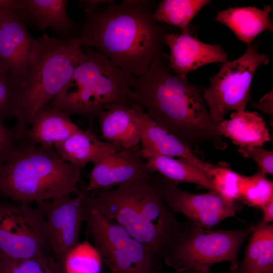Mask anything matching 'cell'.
Masks as SVG:
<instances>
[{"instance_id": "6da1fadb", "label": "cell", "mask_w": 273, "mask_h": 273, "mask_svg": "<svg viewBox=\"0 0 273 273\" xmlns=\"http://www.w3.org/2000/svg\"><path fill=\"white\" fill-rule=\"evenodd\" d=\"M154 8L152 1H112L85 11L78 37L82 46L95 48L116 67L139 77L163 54L168 33L153 20Z\"/></svg>"}, {"instance_id": "7a4b0ae2", "label": "cell", "mask_w": 273, "mask_h": 273, "mask_svg": "<svg viewBox=\"0 0 273 273\" xmlns=\"http://www.w3.org/2000/svg\"><path fill=\"white\" fill-rule=\"evenodd\" d=\"M163 53L137 77L128 94L132 104L141 107L159 125L180 140L194 153L208 142L217 150L227 143L210 117L203 87L173 74Z\"/></svg>"}, {"instance_id": "3957f363", "label": "cell", "mask_w": 273, "mask_h": 273, "mask_svg": "<svg viewBox=\"0 0 273 273\" xmlns=\"http://www.w3.org/2000/svg\"><path fill=\"white\" fill-rule=\"evenodd\" d=\"M152 177L150 179H135L114 189L89 192L96 197L107 217L122 225L161 261L182 223L164 202Z\"/></svg>"}, {"instance_id": "277c9868", "label": "cell", "mask_w": 273, "mask_h": 273, "mask_svg": "<svg viewBox=\"0 0 273 273\" xmlns=\"http://www.w3.org/2000/svg\"><path fill=\"white\" fill-rule=\"evenodd\" d=\"M83 168L65 162L53 148L21 141L0 166V194L27 204L77 196Z\"/></svg>"}, {"instance_id": "5b68a950", "label": "cell", "mask_w": 273, "mask_h": 273, "mask_svg": "<svg viewBox=\"0 0 273 273\" xmlns=\"http://www.w3.org/2000/svg\"><path fill=\"white\" fill-rule=\"evenodd\" d=\"M79 38L59 39L47 34L39 38L31 54L28 76L11 117L17 140L39 110L48 106L70 80L82 51Z\"/></svg>"}, {"instance_id": "8992f818", "label": "cell", "mask_w": 273, "mask_h": 273, "mask_svg": "<svg viewBox=\"0 0 273 273\" xmlns=\"http://www.w3.org/2000/svg\"><path fill=\"white\" fill-rule=\"evenodd\" d=\"M83 47L70 80L46 107L81 115L92 123L108 104H131L128 94L137 77L116 67L103 54Z\"/></svg>"}, {"instance_id": "52a82bcc", "label": "cell", "mask_w": 273, "mask_h": 273, "mask_svg": "<svg viewBox=\"0 0 273 273\" xmlns=\"http://www.w3.org/2000/svg\"><path fill=\"white\" fill-rule=\"evenodd\" d=\"M254 226L252 224L237 230H213L189 220L181 223L162 260L179 273L192 269H210L214 264L228 262L236 273L240 247Z\"/></svg>"}, {"instance_id": "ba28073f", "label": "cell", "mask_w": 273, "mask_h": 273, "mask_svg": "<svg viewBox=\"0 0 273 273\" xmlns=\"http://www.w3.org/2000/svg\"><path fill=\"white\" fill-rule=\"evenodd\" d=\"M80 196L86 234L110 273H162L160 261L122 225L107 217L92 194L82 190Z\"/></svg>"}, {"instance_id": "9c48e42d", "label": "cell", "mask_w": 273, "mask_h": 273, "mask_svg": "<svg viewBox=\"0 0 273 273\" xmlns=\"http://www.w3.org/2000/svg\"><path fill=\"white\" fill-rule=\"evenodd\" d=\"M269 57L259 53L256 43L247 46L239 58L222 63L218 72L203 88V97L212 122L216 124L231 111H244L251 101L250 90L253 76L261 65H267Z\"/></svg>"}, {"instance_id": "30bf717a", "label": "cell", "mask_w": 273, "mask_h": 273, "mask_svg": "<svg viewBox=\"0 0 273 273\" xmlns=\"http://www.w3.org/2000/svg\"><path fill=\"white\" fill-rule=\"evenodd\" d=\"M52 252L42 211L30 204L0 200V259L22 260Z\"/></svg>"}, {"instance_id": "8fae6325", "label": "cell", "mask_w": 273, "mask_h": 273, "mask_svg": "<svg viewBox=\"0 0 273 273\" xmlns=\"http://www.w3.org/2000/svg\"><path fill=\"white\" fill-rule=\"evenodd\" d=\"M154 185L168 208L185 215L189 221L211 229L223 220L234 216L238 209L214 191L195 194L181 190L178 184L164 177H152Z\"/></svg>"}, {"instance_id": "7c38bea8", "label": "cell", "mask_w": 273, "mask_h": 273, "mask_svg": "<svg viewBox=\"0 0 273 273\" xmlns=\"http://www.w3.org/2000/svg\"><path fill=\"white\" fill-rule=\"evenodd\" d=\"M36 203L45 216L51 249L62 271L65 257L79 243V231L85 220L80 196H62Z\"/></svg>"}, {"instance_id": "4fadbf2b", "label": "cell", "mask_w": 273, "mask_h": 273, "mask_svg": "<svg viewBox=\"0 0 273 273\" xmlns=\"http://www.w3.org/2000/svg\"><path fill=\"white\" fill-rule=\"evenodd\" d=\"M27 25L22 10L0 12V64L22 88L28 76L31 54L39 41V38L29 33Z\"/></svg>"}, {"instance_id": "5bb4252c", "label": "cell", "mask_w": 273, "mask_h": 273, "mask_svg": "<svg viewBox=\"0 0 273 273\" xmlns=\"http://www.w3.org/2000/svg\"><path fill=\"white\" fill-rule=\"evenodd\" d=\"M130 113L140 135L141 156L177 157L204 172L209 179L212 164L197 157L180 140L153 119L139 105L132 103Z\"/></svg>"}, {"instance_id": "9a60e30c", "label": "cell", "mask_w": 273, "mask_h": 273, "mask_svg": "<svg viewBox=\"0 0 273 273\" xmlns=\"http://www.w3.org/2000/svg\"><path fill=\"white\" fill-rule=\"evenodd\" d=\"M141 158L140 151L123 149L99 159L87 174L85 191L111 189L135 179H151V171Z\"/></svg>"}, {"instance_id": "2e32d148", "label": "cell", "mask_w": 273, "mask_h": 273, "mask_svg": "<svg viewBox=\"0 0 273 273\" xmlns=\"http://www.w3.org/2000/svg\"><path fill=\"white\" fill-rule=\"evenodd\" d=\"M164 43L170 50L168 56L169 69L176 75L186 78L187 75L197 68L211 63H223L228 55L220 45L204 43L190 33L168 32Z\"/></svg>"}, {"instance_id": "e0dca14e", "label": "cell", "mask_w": 273, "mask_h": 273, "mask_svg": "<svg viewBox=\"0 0 273 273\" xmlns=\"http://www.w3.org/2000/svg\"><path fill=\"white\" fill-rule=\"evenodd\" d=\"M22 12L27 22L44 31L51 28L62 39L77 37L80 24L73 21L66 11V0H24Z\"/></svg>"}, {"instance_id": "ac0fdd59", "label": "cell", "mask_w": 273, "mask_h": 273, "mask_svg": "<svg viewBox=\"0 0 273 273\" xmlns=\"http://www.w3.org/2000/svg\"><path fill=\"white\" fill-rule=\"evenodd\" d=\"M70 114L56 108L46 107L31 119L24 138L44 149H52L82 129L71 119Z\"/></svg>"}, {"instance_id": "d6986e66", "label": "cell", "mask_w": 273, "mask_h": 273, "mask_svg": "<svg viewBox=\"0 0 273 273\" xmlns=\"http://www.w3.org/2000/svg\"><path fill=\"white\" fill-rule=\"evenodd\" d=\"M131 104L111 103L98 114L97 118L105 141L129 149L140 143L139 131L130 113Z\"/></svg>"}, {"instance_id": "ffe728a7", "label": "cell", "mask_w": 273, "mask_h": 273, "mask_svg": "<svg viewBox=\"0 0 273 273\" xmlns=\"http://www.w3.org/2000/svg\"><path fill=\"white\" fill-rule=\"evenodd\" d=\"M269 5L263 10L255 7L229 8L218 12L214 20L228 27L239 40L251 44L253 39L266 30L273 31V23L269 16Z\"/></svg>"}, {"instance_id": "44dd1931", "label": "cell", "mask_w": 273, "mask_h": 273, "mask_svg": "<svg viewBox=\"0 0 273 273\" xmlns=\"http://www.w3.org/2000/svg\"><path fill=\"white\" fill-rule=\"evenodd\" d=\"M54 148L65 162L84 167L114 152L123 149L110 142L100 140L90 130L77 132Z\"/></svg>"}, {"instance_id": "7402d4cb", "label": "cell", "mask_w": 273, "mask_h": 273, "mask_svg": "<svg viewBox=\"0 0 273 273\" xmlns=\"http://www.w3.org/2000/svg\"><path fill=\"white\" fill-rule=\"evenodd\" d=\"M218 132L230 139L239 147H262L270 141L269 129L256 112L248 111L232 112L230 119L216 124Z\"/></svg>"}, {"instance_id": "603a6c76", "label": "cell", "mask_w": 273, "mask_h": 273, "mask_svg": "<svg viewBox=\"0 0 273 273\" xmlns=\"http://www.w3.org/2000/svg\"><path fill=\"white\" fill-rule=\"evenodd\" d=\"M250 235L243 260L236 273L273 272V225L261 221Z\"/></svg>"}, {"instance_id": "cb8c5ba5", "label": "cell", "mask_w": 273, "mask_h": 273, "mask_svg": "<svg viewBox=\"0 0 273 273\" xmlns=\"http://www.w3.org/2000/svg\"><path fill=\"white\" fill-rule=\"evenodd\" d=\"M146 160V167L151 172H158L178 185L182 183H191L214 191L206 174L186 161L162 155L151 156Z\"/></svg>"}, {"instance_id": "d4e9b609", "label": "cell", "mask_w": 273, "mask_h": 273, "mask_svg": "<svg viewBox=\"0 0 273 273\" xmlns=\"http://www.w3.org/2000/svg\"><path fill=\"white\" fill-rule=\"evenodd\" d=\"M208 0H163L153 14V20L178 27L181 33H190L191 20Z\"/></svg>"}, {"instance_id": "484cf974", "label": "cell", "mask_w": 273, "mask_h": 273, "mask_svg": "<svg viewBox=\"0 0 273 273\" xmlns=\"http://www.w3.org/2000/svg\"><path fill=\"white\" fill-rule=\"evenodd\" d=\"M237 186L239 200L249 206L261 208L273 200V183L259 170L250 176L239 174Z\"/></svg>"}, {"instance_id": "4316f807", "label": "cell", "mask_w": 273, "mask_h": 273, "mask_svg": "<svg viewBox=\"0 0 273 273\" xmlns=\"http://www.w3.org/2000/svg\"><path fill=\"white\" fill-rule=\"evenodd\" d=\"M103 261L98 250L88 241L79 243L66 256L63 273H101Z\"/></svg>"}, {"instance_id": "83f0119b", "label": "cell", "mask_w": 273, "mask_h": 273, "mask_svg": "<svg viewBox=\"0 0 273 273\" xmlns=\"http://www.w3.org/2000/svg\"><path fill=\"white\" fill-rule=\"evenodd\" d=\"M0 273H63L53 256L22 260L0 259Z\"/></svg>"}, {"instance_id": "f1b7e54d", "label": "cell", "mask_w": 273, "mask_h": 273, "mask_svg": "<svg viewBox=\"0 0 273 273\" xmlns=\"http://www.w3.org/2000/svg\"><path fill=\"white\" fill-rule=\"evenodd\" d=\"M239 173L233 171L225 163L212 165L209 179L214 191L230 202L239 200L237 183Z\"/></svg>"}, {"instance_id": "f546056e", "label": "cell", "mask_w": 273, "mask_h": 273, "mask_svg": "<svg viewBox=\"0 0 273 273\" xmlns=\"http://www.w3.org/2000/svg\"><path fill=\"white\" fill-rule=\"evenodd\" d=\"M23 88L9 71L0 64V119L11 117Z\"/></svg>"}, {"instance_id": "4dcf8cb0", "label": "cell", "mask_w": 273, "mask_h": 273, "mask_svg": "<svg viewBox=\"0 0 273 273\" xmlns=\"http://www.w3.org/2000/svg\"><path fill=\"white\" fill-rule=\"evenodd\" d=\"M238 152L243 157L254 160L262 173L273 174V152L259 147H239Z\"/></svg>"}, {"instance_id": "1f68e13d", "label": "cell", "mask_w": 273, "mask_h": 273, "mask_svg": "<svg viewBox=\"0 0 273 273\" xmlns=\"http://www.w3.org/2000/svg\"><path fill=\"white\" fill-rule=\"evenodd\" d=\"M20 142L16 138L14 127L6 126L0 119V166L16 151Z\"/></svg>"}, {"instance_id": "d6a6232c", "label": "cell", "mask_w": 273, "mask_h": 273, "mask_svg": "<svg viewBox=\"0 0 273 273\" xmlns=\"http://www.w3.org/2000/svg\"><path fill=\"white\" fill-rule=\"evenodd\" d=\"M252 106L272 117V90L266 94L258 102H251Z\"/></svg>"}, {"instance_id": "836d02e7", "label": "cell", "mask_w": 273, "mask_h": 273, "mask_svg": "<svg viewBox=\"0 0 273 273\" xmlns=\"http://www.w3.org/2000/svg\"><path fill=\"white\" fill-rule=\"evenodd\" d=\"M24 0H0V12L5 11L21 10Z\"/></svg>"}, {"instance_id": "e575fe53", "label": "cell", "mask_w": 273, "mask_h": 273, "mask_svg": "<svg viewBox=\"0 0 273 273\" xmlns=\"http://www.w3.org/2000/svg\"><path fill=\"white\" fill-rule=\"evenodd\" d=\"M112 1L82 0L79 1V5L84 9L85 11L95 9L100 6L110 3Z\"/></svg>"}, {"instance_id": "d590c367", "label": "cell", "mask_w": 273, "mask_h": 273, "mask_svg": "<svg viewBox=\"0 0 273 273\" xmlns=\"http://www.w3.org/2000/svg\"><path fill=\"white\" fill-rule=\"evenodd\" d=\"M263 217L262 221L266 223H269L273 221V200H271L262 207Z\"/></svg>"}, {"instance_id": "8d00e7d4", "label": "cell", "mask_w": 273, "mask_h": 273, "mask_svg": "<svg viewBox=\"0 0 273 273\" xmlns=\"http://www.w3.org/2000/svg\"><path fill=\"white\" fill-rule=\"evenodd\" d=\"M181 273H212L210 269H192Z\"/></svg>"}, {"instance_id": "74e56055", "label": "cell", "mask_w": 273, "mask_h": 273, "mask_svg": "<svg viewBox=\"0 0 273 273\" xmlns=\"http://www.w3.org/2000/svg\"><path fill=\"white\" fill-rule=\"evenodd\" d=\"M249 273H273V272H265L260 271H253Z\"/></svg>"}]
</instances>
